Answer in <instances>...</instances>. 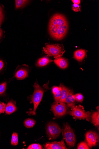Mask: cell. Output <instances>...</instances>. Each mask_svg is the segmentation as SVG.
<instances>
[{
  "label": "cell",
  "instance_id": "31",
  "mask_svg": "<svg viewBox=\"0 0 99 149\" xmlns=\"http://www.w3.org/2000/svg\"><path fill=\"white\" fill-rule=\"evenodd\" d=\"M73 2L75 4L79 5L80 3V0H72Z\"/></svg>",
  "mask_w": 99,
  "mask_h": 149
},
{
  "label": "cell",
  "instance_id": "4",
  "mask_svg": "<svg viewBox=\"0 0 99 149\" xmlns=\"http://www.w3.org/2000/svg\"><path fill=\"white\" fill-rule=\"evenodd\" d=\"M62 129L63 139L66 141L68 146L73 147L76 142L75 134L72 129L68 123L65 124Z\"/></svg>",
  "mask_w": 99,
  "mask_h": 149
},
{
  "label": "cell",
  "instance_id": "17",
  "mask_svg": "<svg viewBox=\"0 0 99 149\" xmlns=\"http://www.w3.org/2000/svg\"><path fill=\"white\" fill-rule=\"evenodd\" d=\"M31 1L27 0H15V8L16 10L23 9L29 4Z\"/></svg>",
  "mask_w": 99,
  "mask_h": 149
},
{
  "label": "cell",
  "instance_id": "27",
  "mask_svg": "<svg viewBox=\"0 0 99 149\" xmlns=\"http://www.w3.org/2000/svg\"><path fill=\"white\" fill-rule=\"evenodd\" d=\"M7 83L4 82L0 84V95L3 94L5 92L7 87Z\"/></svg>",
  "mask_w": 99,
  "mask_h": 149
},
{
  "label": "cell",
  "instance_id": "10",
  "mask_svg": "<svg viewBox=\"0 0 99 149\" xmlns=\"http://www.w3.org/2000/svg\"><path fill=\"white\" fill-rule=\"evenodd\" d=\"M46 149H68L63 140L59 142H54L46 143L44 145Z\"/></svg>",
  "mask_w": 99,
  "mask_h": 149
},
{
  "label": "cell",
  "instance_id": "6",
  "mask_svg": "<svg viewBox=\"0 0 99 149\" xmlns=\"http://www.w3.org/2000/svg\"><path fill=\"white\" fill-rule=\"evenodd\" d=\"M71 111L69 114L77 119H86L89 121L91 120V113L88 111L86 112L84 110L83 107L81 105L75 106L71 108Z\"/></svg>",
  "mask_w": 99,
  "mask_h": 149
},
{
  "label": "cell",
  "instance_id": "16",
  "mask_svg": "<svg viewBox=\"0 0 99 149\" xmlns=\"http://www.w3.org/2000/svg\"><path fill=\"white\" fill-rule=\"evenodd\" d=\"M53 61V60L48 57H44L39 59L37 61L36 65L38 67H42L47 65Z\"/></svg>",
  "mask_w": 99,
  "mask_h": 149
},
{
  "label": "cell",
  "instance_id": "14",
  "mask_svg": "<svg viewBox=\"0 0 99 149\" xmlns=\"http://www.w3.org/2000/svg\"><path fill=\"white\" fill-rule=\"evenodd\" d=\"M17 109L15 102L12 100L8 102L6 106L5 112L6 114L10 115L15 112Z\"/></svg>",
  "mask_w": 99,
  "mask_h": 149
},
{
  "label": "cell",
  "instance_id": "28",
  "mask_svg": "<svg viewBox=\"0 0 99 149\" xmlns=\"http://www.w3.org/2000/svg\"><path fill=\"white\" fill-rule=\"evenodd\" d=\"M5 37V32L0 28V43H1Z\"/></svg>",
  "mask_w": 99,
  "mask_h": 149
},
{
  "label": "cell",
  "instance_id": "7",
  "mask_svg": "<svg viewBox=\"0 0 99 149\" xmlns=\"http://www.w3.org/2000/svg\"><path fill=\"white\" fill-rule=\"evenodd\" d=\"M46 133L50 139L54 140L57 138L62 132V129L55 123L50 122L47 125Z\"/></svg>",
  "mask_w": 99,
  "mask_h": 149
},
{
  "label": "cell",
  "instance_id": "12",
  "mask_svg": "<svg viewBox=\"0 0 99 149\" xmlns=\"http://www.w3.org/2000/svg\"><path fill=\"white\" fill-rule=\"evenodd\" d=\"M52 91L55 102H59L62 95V84H61L59 87L56 86L53 87Z\"/></svg>",
  "mask_w": 99,
  "mask_h": 149
},
{
  "label": "cell",
  "instance_id": "26",
  "mask_svg": "<svg viewBox=\"0 0 99 149\" xmlns=\"http://www.w3.org/2000/svg\"><path fill=\"white\" fill-rule=\"evenodd\" d=\"M27 149H43L42 146L39 144H33L28 147Z\"/></svg>",
  "mask_w": 99,
  "mask_h": 149
},
{
  "label": "cell",
  "instance_id": "3",
  "mask_svg": "<svg viewBox=\"0 0 99 149\" xmlns=\"http://www.w3.org/2000/svg\"><path fill=\"white\" fill-rule=\"evenodd\" d=\"M43 50L47 56L55 58L62 57L65 52L63 45L58 44H46Z\"/></svg>",
  "mask_w": 99,
  "mask_h": 149
},
{
  "label": "cell",
  "instance_id": "30",
  "mask_svg": "<svg viewBox=\"0 0 99 149\" xmlns=\"http://www.w3.org/2000/svg\"><path fill=\"white\" fill-rule=\"evenodd\" d=\"M72 9L75 12L81 11V8L80 6L75 4L73 5L72 7Z\"/></svg>",
  "mask_w": 99,
  "mask_h": 149
},
{
  "label": "cell",
  "instance_id": "2",
  "mask_svg": "<svg viewBox=\"0 0 99 149\" xmlns=\"http://www.w3.org/2000/svg\"><path fill=\"white\" fill-rule=\"evenodd\" d=\"M49 83L48 81V83L45 84L42 87L39 84L37 81L35 83L34 85V91L29 98L30 103H33L34 104V109L33 111L27 112L28 115L31 116L36 115L37 107L41 101L44 93L50 89L48 87Z\"/></svg>",
  "mask_w": 99,
  "mask_h": 149
},
{
  "label": "cell",
  "instance_id": "22",
  "mask_svg": "<svg viewBox=\"0 0 99 149\" xmlns=\"http://www.w3.org/2000/svg\"><path fill=\"white\" fill-rule=\"evenodd\" d=\"M62 97L59 102L65 103V100L68 94L69 89L66 87L64 85L62 84Z\"/></svg>",
  "mask_w": 99,
  "mask_h": 149
},
{
  "label": "cell",
  "instance_id": "20",
  "mask_svg": "<svg viewBox=\"0 0 99 149\" xmlns=\"http://www.w3.org/2000/svg\"><path fill=\"white\" fill-rule=\"evenodd\" d=\"M91 116L92 123L95 126L98 127L99 126V111L94 112Z\"/></svg>",
  "mask_w": 99,
  "mask_h": 149
},
{
  "label": "cell",
  "instance_id": "11",
  "mask_svg": "<svg viewBox=\"0 0 99 149\" xmlns=\"http://www.w3.org/2000/svg\"><path fill=\"white\" fill-rule=\"evenodd\" d=\"M75 102L73 91L70 89L68 95L65 100V103H67L66 106L68 108H72L75 106Z\"/></svg>",
  "mask_w": 99,
  "mask_h": 149
},
{
  "label": "cell",
  "instance_id": "8",
  "mask_svg": "<svg viewBox=\"0 0 99 149\" xmlns=\"http://www.w3.org/2000/svg\"><path fill=\"white\" fill-rule=\"evenodd\" d=\"M30 67L26 64L18 65L14 73V76L18 80L24 79L28 76Z\"/></svg>",
  "mask_w": 99,
  "mask_h": 149
},
{
  "label": "cell",
  "instance_id": "19",
  "mask_svg": "<svg viewBox=\"0 0 99 149\" xmlns=\"http://www.w3.org/2000/svg\"><path fill=\"white\" fill-rule=\"evenodd\" d=\"M7 63L5 59L0 56V75H3L6 70Z\"/></svg>",
  "mask_w": 99,
  "mask_h": 149
},
{
  "label": "cell",
  "instance_id": "9",
  "mask_svg": "<svg viewBox=\"0 0 99 149\" xmlns=\"http://www.w3.org/2000/svg\"><path fill=\"white\" fill-rule=\"evenodd\" d=\"M87 143L90 148L96 146L99 142V135L96 132L90 131L86 134Z\"/></svg>",
  "mask_w": 99,
  "mask_h": 149
},
{
  "label": "cell",
  "instance_id": "5",
  "mask_svg": "<svg viewBox=\"0 0 99 149\" xmlns=\"http://www.w3.org/2000/svg\"><path fill=\"white\" fill-rule=\"evenodd\" d=\"M51 111L56 118L61 117L69 114L71 111L65 103L59 101L55 102L52 104Z\"/></svg>",
  "mask_w": 99,
  "mask_h": 149
},
{
  "label": "cell",
  "instance_id": "23",
  "mask_svg": "<svg viewBox=\"0 0 99 149\" xmlns=\"http://www.w3.org/2000/svg\"><path fill=\"white\" fill-rule=\"evenodd\" d=\"M18 143V134L16 132H13L12 135L11 144L12 146H16Z\"/></svg>",
  "mask_w": 99,
  "mask_h": 149
},
{
  "label": "cell",
  "instance_id": "18",
  "mask_svg": "<svg viewBox=\"0 0 99 149\" xmlns=\"http://www.w3.org/2000/svg\"><path fill=\"white\" fill-rule=\"evenodd\" d=\"M6 18V12L4 6L0 3V28Z\"/></svg>",
  "mask_w": 99,
  "mask_h": 149
},
{
  "label": "cell",
  "instance_id": "13",
  "mask_svg": "<svg viewBox=\"0 0 99 149\" xmlns=\"http://www.w3.org/2000/svg\"><path fill=\"white\" fill-rule=\"evenodd\" d=\"M54 62L56 65L62 69H65L68 66L67 60L62 57L55 58Z\"/></svg>",
  "mask_w": 99,
  "mask_h": 149
},
{
  "label": "cell",
  "instance_id": "29",
  "mask_svg": "<svg viewBox=\"0 0 99 149\" xmlns=\"http://www.w3.org/2000/svg\"><path fill=\"white\" fill-rule=\"evenodd\" d=\"M6 106V103L0 102V114L4 113Z\"/></svg>",
  "mask_w": 99,
  "mask_h": 149
},
{
  "label": "cell",
  "instance_id": "25",
  "mask_svg": "<svg viewBox=\"0 0 99 149\" xmlns=\"http://www.w3.org/2000/svg\"><path fill=\"white\" fill-rule=\"evenodd\" d=\"M74 97L75 101L78 102H81L83 100L84 97L81 93H77L74 95Z\"/></svg>",
  "mask_w": 99,
  "mask_h": 149
},
{
  "label": "cell",
  "instance_id": "24",
  "mask_svg": "<svg viewBox=\"0 0 99 149\" xmlns=\"http://www.w3.org/2000/svg\"><path fill=\"white\" fill-rule=\"evenodd\" d=\"M77 149H89L90 148L88 145L87 142H82L79 143Z\"/></svg>",
  "mask_w": 99,
  "mask_h": 149
},
{
  "label": "cell",
  "instance_id": "1",
  "mask_svg": "<svg viewBox=\"0 0 99 149\" xmlns=\"http://www.w3.org/2000/svg\"><path fill=\"white\" fill-rule=\"evenodd\" d=\"M68 21L66 17L60 13H55L51 17L48 26L49 33L53 38L57 40L62 39L68 30Z\"/></svg>",
  "mask_w": 99,
  "mask_h": 149
},
{
  "label": "cell",
  "instance_id": "21",
  "mask_svg": "<svg viewBox=\"0 0 99 149\" xmlns=\"http://www.w3.org/2000/svg\"><path fill=\"white\" fill-rule=\"evenodd\" d=\"M36 123V121L33 119L27 118L25 120L24 124V126L27 128L33 127Z\"/></svg>",
  "mask_w": 99,
  "mask_h": 149
},
{
  "label": "cell",
  "instance_id": "15",
  "mask_svg": "<svg viewBox=\"0 0 99 149\" xmlns=\"http://www.w3.org/2000/svg\"><path fill=\"white\" fill-rule=\"evenodd\" d=\"M86 52L85 50L83 49H78L74 53V57L79 62H81L85 57Z\"/></svg>",
  "mask_w": 99,
  "mask_h": 149
}]
</instances>
